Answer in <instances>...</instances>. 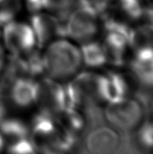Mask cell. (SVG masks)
I'll list each match as a JSON object with an SVG mask.
<instances>
[{
	"instance_id": "7402d4cb",
	"label": "cell",
	"mask_w": 153,
	"mask_h": 154,
	"mask_svg": "<svg viewBox=\"0 0 153 154\" xmlns=\"http://www.w3.org/2000/svg\"><path fill=\"white\" fill-rule=\"evenodd\" d=\"M5 109L4 104H2V102L0 101V122L5 118Z\"/></svg>"
},
{
	"instance_id": "30bf717a",
	"label": "cell",
	"mask_w": 153,
	"mask_h": 154,
	"mask_svg": "<svg viewBox=\"0 0 153 154\" xmlns=\"http://www.w3.org/2000/svg\"><path fill=\"white\" fill-rule=\"evenodd\" d=\"M100 81L101 101L108 104L128 97L130 88L127 79L123 75L116 72H109L106 75H101Z\"/></svg>"
},
{
	"instance_id": "7c38bea8",
	"label": "cell",
	"mask_w": 153,
	"mask_h": 154,
	"mask_svg": "<svg viewBox=\"0 0 153 154\" xmlns=\"http://www.w3.org/2000/svg\"><path fill=\"white\" fill-rule=\"evenodd\" d=\"M37 82L32 78L20 77L12 83L10 97L12 101L20 107H28L35 104Z\"/></svg>"
},
{
	"instance_id": "5b68a950",
	"label": "cell",
	"mask_w": 153,
	"mask_h": 154,
	"mask_svg": "<svg viewBox=\"0 0 153 154\" xmlns=\"http://www.w3.org/2000/svg\"><path fill=\"white\" fill-rule=\"evenodd\" d=\"M35 104L40 107V111L53 116H58L66 107L64 87L50 77L42 79L37 82Z\"/></svg>"
},
{
	"instance_id": "603a6c76",
	"label": "cell",
	"mask_w": 153,
	"mask_h": 154,
	"mask_svg": "<svg viewBox=\"0 0 153 154\" xmlns=\"http://www.w3.org/2000/svg\"><path fill=\"white\" fill-rule=\"evenodd\" d=\"M4 146H5V141H4L3 136H2V135H1V134H0V152L3 151Z\"/></svg>"
},
{
	"instance_id": "ba28073f",
	"label": "cell",
	"mask_w": 153,
	"mask_h": 154,
	"mask_svg": "<svg viewBox=\"0 0 153 154\" xmlns=\"http://www.w3.org/2000/svg\"><path fill=\"white\" fill-rule=\"evenodd\" d=\"M57 126L55 116L41 111L36 115L32 123L31 134H29L36 151L49 152L50 143Z\"/></svg>"
},
{
	"instance_id": "cb8c5ba5",
	"label": "cell",
	"mask_w": 153,
	"mask_h": 154,
	"mask_svg": "<svg viewBox=\"0 0 153 154\" xmlns=\"http://www.w3.org/2000/svg\"><path fill=\"white\" fill-rule=\"evenodd\" d=\"M2 65H3V51H2V49L0 47V70L2 69Z\"/></svg>"
},
{
	"instance_id": "d4e9b609",
	"label": "cell",
	"mask_w": 153,
	"mask_h": 154,
	"mask_svg": "<svg viewBox=\"0 0 153 154\" xmlns=\"http://www.w3.org/2000/svg\"><path fill=\"white\" fill-rule=\"evenodd\" d=\"M89 1H92V2H97V1H101V0H89Z\"/></svg>"
},
{
	"instance_id": "4fadbf2b",
	"label": "cell",
	"mask_w": 153,
	"mask_h": 154,
	"mask_svg": "<svg viewBox=\"0 0 153 154\" xmlns=\"http://www.w3.org/2000/svg\"><path fill=\"white\" fill-rule=\"evenodd\" d=\"M129 45L133 51L147 47L153 48V25L145 22L132 27L129 33Z\"/></svg>"
},
{
	"instance_id": "52a82bcc",
	"label": "cell",
	"mask_w": 153,
	"mask_h": 154,
	"mask_svg": "<svg viewBox=\"0 0 153 154\" xmlns=\"http://www.w3.org/2000/svg\"><path fill=\"white\" fill-rule=\"evenodd\" d=\"M4 42L12 54H19L34 48L36 40L31 25L12 21L4 26Z\"/></svg>"
},
{
	"instance_id": "3957f363",
	"label": "cell",
	"mask_w": 153,
	"mask_h": 154,
	"mask_svg": "<svg viewBox=\"0 0 153 154\" xmlns=\"http://www.w3.org/2000/svg\"><path fill=\"white\" fill-rule=\"evenodd\" d=\"M104 21L105 39L102 45L106 52V62L121 67L126 62L132 26L109 15H106Z\"/></svg>"
},
{
	"instance_id": "4316f807",
	"label": "cell",
	"mask_w": 153,
	"mask_h": 154,
	"mask_svg": "<svg viewBox=\"0 0 153 154\" xmlns=\"http://www.w3.org/2000/svg\"><path fill=\"white\" fill-rule=\"evenodd\" d=\"M107 1H114V2H115V1H116V0H107Z\"/></svg>"
},
{
	"instance_id": "8fae6325",
	"label": "cell",
	"mask_w": 153,
	"mask_h": 154,
	"mask_svg": "<svg viewBox=\"0 0 153 154\" xmlns=\"http://www.w3.org/2000/svg\"><path fill=\"white\" fill-rule=\"evenodd\" d=\"M119 142V136L115 130L109 127H99L87 135L86 146L91 153H111L117 149Z\"/></svg>"
},
{
	"instance_id": "5bb4252c",
	"label": "cell",
	"mask_w": 153,
	"mask_h": 154,
	"mask_svg": "<svg viewBox=\"0 0 153 154\" xmlns=\"http://www.w3.org/2000/svg\"><path fill=\"white\" fill-rule=\"evenodd\" d=\"M82 61L90 68H99L106 62V56L102 43L97 42L88 41L83 42L79 49Z\"/></svg>"
},
{
	"instance_id": "d6986e66",
	"label": "cell",
	"mask_w": 153,
	"mask_h": 154,
	"mask_svg": "<svg viewBox=\"0 0 153 154\" xmlns=\"http://www.w3.org/2000/svg\"><path fill=\"white\" fill-rule=\"evenodd\" d=\"M136 140L145 150H153V121H146L138 125Z\"/></svg>"
},
{
	"instance_id": "e0dca14e",
	"label": "cell",
	"mask_w": 153,
	"mask_h": 154,
	"mask_svg": "<svg viewBox=\"0 0 153 154\" xmlns=\"http://www.w3.org/2000/svg\"><path fill=\"white\" fill-rule=\"evenodd\" d=\"M76 0H42L43 9L56 13L60 20L68 18L74 8Z\"/></svg>"
},
{
	"instance_id": "9c48e42d",
	"label": "cell",
	"mask_w": 153,
	"mask_h": 154,
	"mask_svg": "<svg viewBox=\"0 0 153 154\" xmlns=\"http://www.w3.org/2000/svg\"><path fill=\"white\" fill-rule=\"evenodd\" d=\"M130 69L140 84L153 88V48L147 47L133 51Z\"/></svg>"
},
{
	"instance_id": "8992f818",
	"label": "cell",
	"mask_w": 153,
	"mask_h": 154,
	"mask_svg": "<svg viewBox=\"0 0 153 154\" xmlns=\"http://www.w3.org/2000/svg\"><path fill=\"white\" fill-rule=\"evenodd\" d=\"M31 27L36 44L42 48L55 39L66 37L65 24L58 16L45 13H34L31 17Z\"/></svg>"
},
{
	"instance_id": "7a4b0ae2",
	"label": "cell",
	"mask_w": 153,
	"mask_h": 154,
	"mask_svg": "<svg viewBox=\"0 0 153 154\" xmlns=\"http://www.w3.org/2000/svg\"><path fill=\"white\" fill-rule=\"evenodd\" d=\"M98 15L91 1L76 0L65 24L66 37L80 42L91 41L98 31Z\"/></svg>"
},
{
	"instance_id": "484cf974",
	"label": "cell",
	"mask_w": 153,
	"mask_h": 154,
	"mask_svg": "<svg viewBox=\"0 0 153 154\" xmlns=\"http://www.w3.org/2000/svg\"><path fill=\"white\" fill-rule=\"evenodd\" d=\"M145 1H147V2H149V3H151V2H153V0H145Z\"/></svg>"
},
{
	"instance_id": "277c9868",
	"label": "cell",
	"mask_w": 153,
	"mask_h": 154,
	"mask_svg": "<svg viewBox=\"0 0 153 154\" xmlns=\"http://www.w3.org/2000/svg\"><path fill=\"white\" fill-rule=\"evenodd\" d=\"M105 114L107 122L113 127L124 132L136 129L143 117L140 103L128 97L116 102L108 103Z\"/></svg>"
},
{
	"instance_id": "6da1fadb",
	"label": "cell",
	"mask_w": 153,
	"mask_h": 154,
	"mask_svg": "<svg viewBox=\"0 0 153 154\" xmlns=\"http://www.w3.org/2000/svg\"><path fill=\"white\" fill-rule=\"evenodd\" d=\"M44 70L54 79H64L76 74L81 66L80 50L63 38L48 44L42 56Z\"/></svg>"
},
{
	"instance_id": "83f0119b",
	"label": "cell",
	"mask_w": 153,
	"mask_h": 154,
	"mask_svg": "<svg viewBox=\"0 0 153 154\" xmlns=\"http://www.w3.org/2000/svg\"><path fill=\"white\" fill-rule=\"evenodd\" d=\"M152 109H153V105H152Z\"/></svg>"
},
{
	"instance_id": "9a60e30c",
	"label": "cell",
	"mask_w": 153,
	"mask_h": 154,
	"mask_svg": "<svg viewBox=\"0 0 153 154\" xmlns=\"http://www.w3.org/2000/svg\"><path fill=\"white\" fill-rule=\"evenodd\" d=\"M0 134L8 144L17 140L29 137L30 131L25 124L16 118H4L0 122Z\"/></svg>"
},
{
	"instance_id": "2e32d148",
	"label": "cell",
	"mask_w": 153,
	"mask_h": 154,
	"mask_svg": "<svg viewBox=\"0 0 153 154\" xmlns=\"http://www.w3.org/2000/svg\"><path fill=\"white\" fill-rule=\"evenodd\" d=\"M55 118L59 124L75 134L80 133L85 127V119L77 108L66 107Z\"/></svg>"
},
{
	"instance_id": "ffe728a7",
	"label": "cell",
	"mask_w": 153,
	"mask_h": 154,
	"mask_svg": "<svg viewBox=\"0 0 153 154\" xmlns=\"http://www.w3.org/2000/svg\"><path fill=\"white\" fill-rule=\"evenodd\" d=\"M7 151L8 152L14 154H29L35 152L36 149L29 136L9 143Z\"/></svg>"
},
{
	"instance_id": "ac0fdd59",
	"label": "cell",
	"mask_w": 153,
	"mask_h": 154,
	"mask_svg": "<svg viewBox=\"0 0 153 154\" xmlns=\"http://www.w3.org/2000/svg\"><path fill=\"white\" fill-rule=\"evenodd\" d=\"M20 0H0V26L14 21L21 10Z\"/></svg>"
},
{
	"instance_id": "44dd1931",
	"label": "cell",
	"mask_w": 153,
	"mask_h": 154,
	"mask_svg": "<svg viewBox=\"0 0 153 154\" xmlns=\"http://www.w3.org/2000/svg\"><path fill=\"white\" fill-rule=\"evenodd\" d=\"M144 18L146 19V22L150 23L151 25H153V2L148 3V5H146Z\"/></svg>"
}]
</instances>
